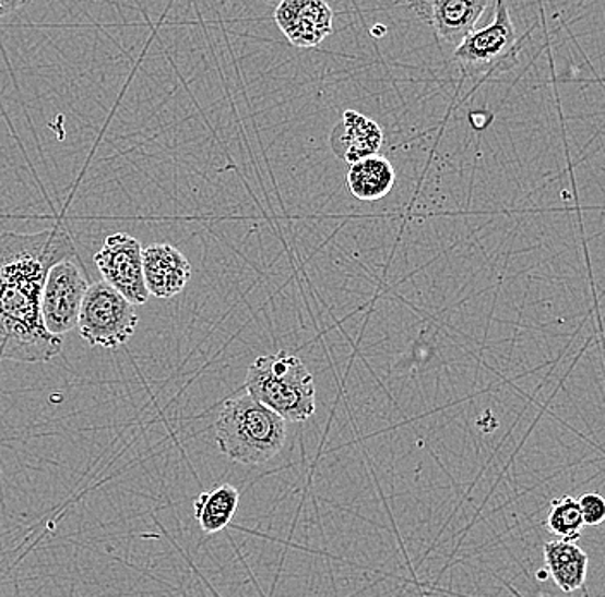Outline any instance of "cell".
<instances>
[{
  "instance_id": "6da1fadb",
  "label": "cell",
  "mask_w": 605,
  "mask_h": 597,
  "mask_svg": "<svg viewBox=\"0 0 605 597\" xmlns=\"http://www.w3.org/2000/svg\"><path fill=\"white\" fill-rule=\"evenodd\" d=\"M78 256L68 229L57 224L40 232L0 235V358L50 362L61 355L62 337L47 333L40 300L45 277L57 262Z\"/></svg>"
},
{
  "instance_id": "7a4b0ae2",
  "label": "cell",
  "mask_w": 605,
  "mask_h": 597,
  "mask_svg": "<svg viewBox=\"0 0 605 597\" xmlns=\"http://www.w3.org/2000/svg\"><path fill=\"white\" fill-rule=\"evenodd\" d=\"M286 435V422L250 394L227 399L215 420L218 450L236 464L250 467L283 452Z\"/></svg>"
},
{
  "instance_id": "3957f363",
  "label": "cell",
  "mask_w": 605,
  "mask_h": 597,
  "mask_svg": "<svg viewBox=\"0 0 605 597\" xmlns=\"http://www.w3.org/2000/svg\"><path fill=\"white\" fill-rule=\"evenodd\" d=\"M247 394L284 422H305L316 414V381L295 355L278 351L257 358L248 369Z\"/></svg>"
},
{
  "instance_id": "277c9868",
  "label": "cell",
  "mask_w": 605,
  "mask_h": 597,
  "mask_svg": "<svg viewBox=\"0 0 605 597\" xmlns=\"http://www.w3.org/2000/svg\"><path fill=\"white\" fill-rule=\"evenodd\" d=\"M138 322L134 306L112 286L98 280L86 289L76 327L88 345L116 350L130 342Z\"/></svg>"
},
{
  "instance_id": "5b68a950",
  "label": "cell",
  "mask_w": 605,
  "mask_h": 597,
  "mask_svg": "<svg viewBox=\"0 0 605 597\" xmlns=\"http://www.w3.org/2000/svg\"><path fill=\"white\" fill-rule=\"evenodd\" d=\"M517 29L509 16L508 5L497 2L493 23L470 33L452 53V61L466 74L508 70L517 59Z\"/></svg>"
},
{
  "instance_id": "8992f818",
  "label": "cell",
  "mask_w": 605,
  "mask_h": 597,
  "mask_svg": "<svg viewBox=\"0 0 605 597\" xmlns=\"http://www.w3.org/2000/svg\"><path fill=\"white\" fill-rule=\"evenodd\" d=\"M88 286L80 256L57 262L50 267L40 300L41 322L47 333L61 337L76 327Z\"/></svg>"
},
{
  "instance_id": "52a82bcc",
  "label": "cell",
  "mask_w": 605,
  "mask_h": 597,
  "mask_svg": "<svg viewBox=\"0 0 605 597\" xmlns=\"http://www.w3.org/2000/svg\"><path fill=\"white\" fill-rule=\"evenodd\" d=\"M104 283L121 292L131 306L149 301L143 279V247L128 232L107 236L100 250L93 256Z\"/></svg>"
},
{
  "instance_id": "ba28073f",
  "label": "cell",
  "mask_w": 605,
  "mask_h": 597,
  "mask_svg": "<svg viewBox=\"0 0 605 597\" xmlns=\"http://www.w3.org/2000/svg\"><path fill=\"white\" fill-rule=\"evenodd\" d=\"M275 23L295 47H317L332 33L334 14L322 0H284L274 13Z\"/></svg>"
},
{
  "instance_id": "9c48e42d",
  "label": "cell",
  "mask_w": 605,
  "mask_h": 597,
  "mask_svg": "<svg viewBox=\"0 0 605 597\" xmlns=\"http://www.w3.org/2000/svg\"><path fill=\"white\" fill-rule=\"evenodd\" d=\"M190 262L169 243H154L143 248V279L150 297L169 300L185 291L191 280Z\"/></svg>"
},
{
  "instance_id": "30bf717a",
  "label": "cell",
  "mask_w": 605,
  "mask_h": 597,
  "mask_svg": "<svg viewBox=\"0 0 605 597\" xmlns=\"http://www.w3.org/2000/svg\"><path fill=\"white\" fill-rule=\"evenodd\" d=\"M487 5L485 0H434L412 8L436 29L437 37L460 45L475 32L476 21L481 20Z\"/></svg>"
},
{
  "instance_id": "8fae6325",
  "label": "cell",
  "mask_w": 605,
  "mask_h": 597,
  "mask_svg": "<svg viewBox=\"0 0 605 597\" xmlns=\"http://www.w3.org/2000/svg\"><path fill=\"white\" fill-rule=\"evenodd\" d=\"M329 143L343 163L353 166L377 155L383 143V133L379 124L367 116L356 110H344L343 118L332 130Z\"/></svg>"
},
{
  "instance_id": "7c38bea8",
  "label": "cell",
  "mask_w": 605,
  "mask_h": 597,
  "mask_svg": "<svg viewBox=\"0 0 605 597\" xmlns=\"http://www.w3.org/2000/svg\"><path fill=\"white\" fill-rule=\"evenodd\" d=\"M544 560L547 572L562 593H574L585 584L589 557L577 542L550 540L544 546Z\"/></svg>"
},
{
  "instance_id": "4fadbf2b",
  "label": "cell",
  "mask_w": 605,
  "mask_h": 597,
  "mask_svg": "<svg viewBox=\"0 0 605 597\" xmlns=\"http://www.w3.org/2000/svg\"><path fill=\"white\" fill-rule=\"evenodd\" d=\"M395 183L392 164L385 157L373 155L353 164L347 172V187L353 196L364 202H376L391 193Z\"/></svg>"
},
{
  "instance_id": "5bb4252c",
  "label": "cell",
  "mask_w": 605,
  "mask_h": 597,
  "mask_svg": "<svg viewBox=\"0 0 605 597\" xmlns=\"http://www.w3.org/2000/svg\"><path fill=\"white\" fill-rule=\"evenodd\" d=\"M238 506V489L230 483H223L198 495L193 503L194 518L203 533L217 534L233 522Z\"/></svg>"
},
{
  "instance_id": "9a60e30c",
  "label": "cell",
  "mask_w": 605,
  "mask_h": 597,
  "mask_svg": "<svg viewBox=\"0 0 605 597\" xmlns=\"http://www.w3.org/2000/svg\"><path fill=\"white\" fill-rule=\"evenodd\" d=\"M547 528L559 540L566 542H577L583 530V521H581L580 506L574 495H562L550 503L549 515H547Z\"/></svg>"
},
{
  "instance_id": "2e32d148",
  "label": "cell",
  "mask_w": 605,
  "mask_h": 597,
  "mask_svg": "<svg viewBox=\"0 0 605 597\" xmlns=\"http://www.w3.org/2000/svg\"><path fill=\"white\" fill-rule=\"evenodd\" d=\"M578 506H580L583 525L597 527L604 522L605 501L604 495L598 494V492H586V494L581 495L578 500Z\"/></svg>"
},
{
  "instance_id": "e0dca14e",
  "label": "cell",
  "mask_w": 605,
  "mask_h": 597,
  "mask_svg": "<svg viewBox=\"0 0 605 597\" xmlns=\"http://www.w3.org/2000/svg\"><path fill=\"white\" fill-rule=\"evenodd\" d=\"M23 2H2L0 0V20H4L9 14H13L16 9L23 8Z\"/></svg>"
}]
</instances>
